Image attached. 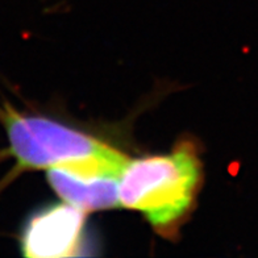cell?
<instances>
[{
    "mask_svg": "<svg viewBox=\"0 0 258 258\" xmlns=\"http://www.w3.org/2000/svg\"><path fill=\"white\" fill-rule=\"evenodd\" d=\"M128 157L115 148L96 156L48 169V182L63 199L83 212L119 206V182Z\"/></svg>",
    "mask_w": 258,
    "mask_h": 258,
    "instance_id": "3",
    "label": "cell"
},
{
    "mask_svg": "<svg viewBox=\"0 0 258 258\" xmlns=\"http://www.w3.org/2000/svg\"><path fill=\"white\" fill-rule=\"evenodd\" d=\"M85 221L86 212L66 202L38 211L23 229L21 253L32 258L81 254Z\"/></svg>",
    "mask_w": 258,
    "mask_h": 258,
    "instance_id": "4",
    "label": "cell"
},
{
    "mask_svg": "<svg viewBox=\"0 0 258 258\" xmlns=\"http://www.w3.org/2000/svg\"><path fill=\"white\" fill-rule=\"evenodd\" d=\"M203 183L199 150L180 141L167 154L128 160L119 182V204L139 211L162 237L175 238Z\"/></svg>",
    "mask_w": 258,
    "mask_h": 258,
    "instance_id": "1",
    "label": "cell"
},
{
    "mask_svg": "<svg viewBox=\"0 0 258 258\" xmlns=\"http://www.w3.org/2000/svg\"><path fill=\"white\" fill-rule=\"evenodd\" d=\"M0 122L7 133L8 153L15 169L8 175L57 165L108 152L112 146L96 137L44 116L20 113L8 102L0 104Z\"/></svg>",
    "mask_w": 258,
    "mask_h": 258,
    "instance_id": "2",
    "label": "cell"
}]
</instances>
